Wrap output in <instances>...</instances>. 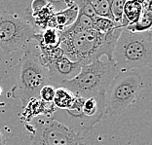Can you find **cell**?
<instances>
[{
	"label": "cell",
	"instance_id": "obj_13",
	"mask_svg": "<svg viewBox=\"0 0 152 145\" xmlns=\"http://www.w3.org/2000/svg\"><path fill=\"white\" fill-rule=\"evenodd\" d=\"M76 96L69 92L68 90L64 89L63 87L56 88V93L53 99V104L55 107L60 110L68 109L74 102Z\"/></svg>",
	"mask_w": 152,
	"mask_h": 145
},
{
	"label": "cell",
	"instance_id": "obj_10",
	"mask_svg": "<svg viewBox=\"0 0 152 145\" xmlns=\"http://www.w3.org/2000/svg\"><path fill=\"white\" fill-rule=\"evenodd\" d=\"M151 1L141 2L142 12L140 17L139 20L134 25L128 26L125 28L132 32H144L151 29L152 26V12H151Z\"/></svg>",
	"mask_w": 152,
	"mask_h": 145
},
{
	"label": "cell",
	"instance_id": "obj_9",
	"mask_svg": "<svg viewBox=\"0 0 152 145\" xmlns=\"http://www.w3.org/2000/svg\"><path fill=\"white\" fill-rule=\"evenodd\" d=\"M78 15V8L73 1V4L61 12L54 14L49 27L55 28L58 31H63L65 28L69 27L75 22Z\"/></svg>",
	"mask_w": 152,
	"mask_h": 145
},
{
	"label": "cell",
	"instance_id": "obj_5",
	"mask_svg": "<svg viewBox=\"0 0 152 145\" xmlns=\"http://www.w3.org/2000/svg\"><path fill=\"white\" fill-rule=\"evenodd\" d=\"M142 88V79L134 70L120 71L105 93L104 113L116 116L134 102Z\"/></svg>",
	"mask_w": 152,
	"mask_h": 145
},
{
	"label": "cell",
	"instance_id": "obj_22",
	"mask_svg": "<svg viewBox=\"0 0 152 145\" xmlns=\"http://www.w3.org/2000/svg\"><path fill=\"white\" fill-rule=\"evenodd\" d=\"M1 94H2V89H1V87H0V95H1Z\"/></svg>",
	"mask_w": 152,
	"mask_h": 145
},
{
	"label": "cell",
	"instance_id": "obj_14",
	"mask_svg": "<svg viewBox=\"0 0 152 145\" xmlns=\"http://www.w3.org/2000/svg\"><path fill=\"white\" fill-rule=\"evenodd\" d=\"M90 4L92 5L96 17L112 20L111 12H110L111 1L109 0H94V1H90Z\"/></svg>",
	"mask_w": 152,
	"mask_h": 145
},
{
	"label": "cell",
	"instance_id": "obj_2",
	"mask_svg": "<svg viewBox=\"0 0 152 145\" xmlns=\"http://www.w3.org/2000/svg\"><path fill=\"white\" fill-rule=\"evenodd\" d=\"M112 60L119 71L150 66L152 61V32H132L122 28L112 52Z\"/></svg>",
	"mask_w": 152,
	"mask_h": 145
},
{
	"label": "cell",
	"instance_id": "obj_6",
	"mask_svg": "<svg viewBox=\"0 0 152 145\" xmlns=\"http://www.w3.org/2000/svg\"><path fill=\"white\" fill-rule=\"evenodd\" d=\"M26 127L30 132V145H86L83 137L51 117L39 116Z\"/></svg>",
	"mask_w": 152,
	"mask_h": 145
},
{
	"label": "cell",
	"instance_id": "obj_1",
	"mask_svg": "<svg viewBox=\"0 0 152 145\" xmlns=\"http://www.w3.org/2000/svg\"><path fill=\"white\" fill-rule=\"evenodd\" d=\"M122 28H116L106 33L95 29L60 31L61 44L64 56L73 63L87 65L105 56L112 60V52Z\"/></svg>",
	"mask_w": 152,
	"mask_h": 145
},
{
	"label": "cell",
	"instance_id": "obj_18",
	"mask_svg": "<svg viewBox=\"0 0 152 145\" xmlns=\"http://www.w3.org/2000/svg\"><path fill=\"white\" fill-rule=\"evenodd\" d=\"M55 93H56V88L53 87L52 85H46L40 90L39 93V99L41 101L51 103L53 102Z\"/></svg>",
	"mask_w": 152,
	"mask_h": 145
},
{
	"label": "cell",
	"instance_id": "obj_19",
	"mask_svg": "<svg viewBox=\"0 0 152 145\" xmlns=\"http://www.w3.org/2000/svg\"><path fill=\"white\" fill-rule=\"evenodd\" d=\"M78 8V11L83 14H85L86 16H88L89 18L95 20L96 18V15L93 9L92 5L90 4V1H85V0H79V1H74Z\"/></svg>",
	"mask_w": 152,
	"mask_h": 145
},
{
	"label": "cell",
	"instance_id": "obj_8",
	"mask_svg": "<svg viewBox=\"0 0 152 145\" xmlns=\"http://www.w3.org/2000/svg\"><path fill=\"white\" fill-rule=\"evenodd\" d=\"M49 72L50 84L58 88L65 81H69L77 76L81 70L82 65L78 63H73L66 57H61L51 61L46 65Z\"/></svg>",
	"mask_w": 152,
	"mask_h": 145
},
{
	"label": "cell",
	"instance_id": "obj_20",
	"mask_svg": "<svg viewBox=\"0 0 152 145\" xmlns=\"http://www.w3.org/2000/svg\"><path fill=\"white\" fill-rule=\"evenodd\" d=\"M49 4V1H44V0H35L31 3V15H34L41 10H43L45 7Z\"/></svg>",
	"mask_w": 152,
	"mask_h": 145
},
{
	"label": "cell",
	"instance_id": "obj_21",
	"mask_svg": "<svg viewBox=\"0 0 152 145\" xmlns=\"http://www.w3.org/2000/svg\"><path fill=\"white\" fill-rule=\"evenodd\" d=\"M6 137L1 132H0V145H5L6 144Z\"/></svg>",
	"mask_w": 152,
	"mask_h": 145
},
{
	"label": "cell",
	"instance_id": "obj_15",
	"mask_svg": "<svg viewBox=\"0 0 152 145\" xmlns=\"http://www.w3.org/2000/svg\"><path fill=\"white\" fill-rule=\"evenodd\" d=\"M93 26H94V20L89 18L88 16H86L85 14L78 11L77 18H76L75 22L72 25L67 27V30L69 31H79V30H87L92 29Z\"/></svg>",
	"mask_w": 152,
	"mask_h": 145
},
{
	"label": "cell",
	"instance_id": "obj_16",
	"mask_svg": "<svg viewBox=\"0 0 152 145\" xmlns=\"http://www.w3.org/2000/svg\"><path fill=\"white\" fill-rule=\"evenodd\" d=\"M116 28H122L118 25H116L115 23L111 20L105 19V18H99L96 17L94 20V26H93V29L96 30L98 32L101 33H106L108 31H111L113 29Z\"/></svg>",
	"mask_w": 152,
	"mask_h": 145
},
{
	"label": "cell",
	"instance_id": "obj_3",
	"mask_svg": "<svg viewBox=\"0 0 152 145\" xmlns=\"http://www.w3.org/2000/svg\"><path fill=\"white\" fill-rule=\"evenodd\" d=\"M119 72L113 60H99L83 65L77 76L64 82L60 87L68 90L77 98H95L105 95L110 83Z\"/></svg>",
	"mask_w": 152,
	"mask_h": 145
},
{
	"label": "cell",
	"instance_id": "obj_12",
	"mask_svg": "<svg viewBox=\"0 0 152 145\" xmlns=\"http://www.w3.org/2000/svg\"><path fill=\"white\" fill-rule=\"evenodd\" d=\"M34 40L38 42V45L41 48H47V49H52V48L60 47L61 44V35L60 31L52 27L42 30V32L36 34Z\"/></svg>",
	"mask_w": 152,
	"mask_h": 145
},
{
	"label": "cell",
	"instance_id": "obj_11",
	"mask_svg": "<svg viewBox=\"0 0 152 145\" xmlns=\"http://www.w3.org/2000/svg\"><path fill=\"white\" fill-rule=\"evenodd\" d=\"M142 12V6L140 1H126L123 8V19L121 22L122 28L134 25L139 20Z\"/></svg>",
	"mask_w": 152,
	"mask_h": 145
},
{
	"label": "cell",
	"instance_id": "obj_17",
	"mask_svg": "<svg viewBox=\"0 0 152 145\" xmlns=\"http://www.w3.org/2000/svg\"><path fill=\"white\" fill-rule=\"evenodd\" d=\"M125 2V0H113V1H111V6H110L112 20L120 27H122L121 26V22H122L123 19V8Z\"/></svg>",
	"mask_w": 152,
	"mask_h": 145
},
{
	"label": "cell",
	"instance_id": "obj_4",
	"mask_svg": "<svg viewBox=\"0 0 152 145\" xmlns=\"http://www.w3.org/2000/svg\"><path fill=\"white\" fill-rule=\"evenodd\" d=\"M46 85H51L49 72L41 61L40 54L25 47L17 83L11 89L12 98L19 99L25 108L31 99L39 98L40 90Z\"/></svg>",
	"mask_w": 152,
	"mask_h": 145
},
{
	"label": "cell",
	"instance_id": "obj_7",
	"mask_svg": "<svg viewBox=\"0 0 152 145\" xmlns=\"http://www.w3.org/2000/svg\"><path fill=\"white\" fill-rule=\"evenodd\" d=\"M37 33L28 20L9 13L0 15V48L5 54L23 49Z\"/></svg>",
	"mask_w": 152,
	"mask_h": 145
}]
</instances>
